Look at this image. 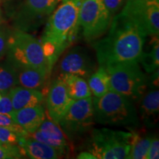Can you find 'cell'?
<instances>
[{
  "mask_svg": "<svg viewBox=\"0 0 159 159\" xmlns=\"http://www.w3.org/2000/svg\"><path fill=\"white\" fill-rule=\"evenodd\" d=\"M6 56L7 62L16 69L44 67L49 69L41 42L27 32L16 29L11 31Z\"/></svg>",
  "mask_w": 159,
  "mask_h": 159,
  "instance_id": "5",
  "label": "cell"
},
{
  "mask_svg": "<svg viewBox=\"0 0 159 159\" xmlns=\"http://www.w3.org/2000/svg\"><path fill=\"white\" fill-rule=\"evenodd\" d=\"M93 99L94 122L103 125L119 126L129 130L140 127V119L132 100L113 91Z\"/></svg>",
  "mask_w": 159,
  "mask_h": 159,
  "instance_id": "3",
  "label": "cell"
},
{
  "mask_svg": "<svg viewBox=\"0 0 159 159\" xmlns=\"http://www.w3.org/2000/svg\"><path fill=\"white\" fill-rule=\"evenodd\" d=\"M1 97H2V95H1V94H0V98H1Z\"/></svg>",
  "mask_w": 159,
  "mask_h": 159,
  "instance_id": "35",
  "label": "cell"
},
{
  "mask_svg": "<svg viewBox=\"0 0 159 159\" xmlns=\"http://www.w3.org/2000/svg\"><path fill=\"white\" fill-rule=\"evenodd\" d=\"M6 1H11V0H6Z\"/></svg>",
  "mask_w": 159,
  "mask_h": 159,
  "instance_id": "36",
  "label": "cell"
},
{
  "mask_svg": "<svg viewBox=\"0 0 159 159\" xmlns=\"http://www.w3.org/2000/svg\"><path fill=\"white\" fill-rule=\"evenodd\" d=\"M12 118L27 134H30L36 130L46 119V111L43 105L27 107L15 111Z\"/></svg>",
  "mask_w": 159,
  "mask_h": 159,
  "instance_id": "15",
  "label": "cell"
},
{
  "mask_svg": "<svg viewBox=\"0 0 159 159\" xmlns=\"http://www.w3.org/2000/svg\"><path fill=\"white\" fill-rule=\"evenodd\" d=\"M146 51L142 50L139 63L148 73L151 74L158 69L159 65V41L158 35H152Z\"/></svg>",
  "mask_w": 159,
  "mask_h": 159,
  "instance_id": "20",
  "label": "cell"
},
{
  "mask_svg": "<svg viewBox=\"0 0 159 159\" xmlns=\"http://www.w3.org/2000/svg\"><path fill=\"white\" fill-rule=\"evenodd\" d=\"M57 0H25L13 16L15 28L27 32L39 27L52 13Z\"/></svg>",
  "mask_w": 159,
  "mask_h": 159,
  "instance_id": "10",
  "label": "cell"
},
{
  "mask_svg": "<svg viewBox=\"0 0 159 159\" xmlns=\"http://www.w3.org/2000/svg\"><path fill=\"white\" fill-rule=\"evenodd\" d=\"M139 107V119L147 128H156L159 117V91L151 90L144 94Z\"/></svg>",
  "mask_w": 159,
  "mask_h": 159,
  "instance_id": "16",
  "label": "cell"
},
{
  "mask_svg": "<svg viewBox=\"0 0 159 159\" xmlns=\"http://www.w3.org/2000/svg\"><path fill=\"white\" fill-rule=\"evenodd\" d=\"M23 136L16 130L7 127H0V142L5 145H18L19 137Z\"/></svg>",
  "mask_w": 159,
  "mask_h": 159,
  "instance_id": "24",
  "label": "cell"
},
{
  "mask_svg": "<svg viewBox=\"0 0 159 159\" xmlns=\"http://www.w3.org/2000/svg\"><path fill=\"white\" fill-rule=\"evenodd\" d=\"M2 24V13H1V11H0V26H1Z\"/></svg>",
  "mask_w": 159,
  "mask_h": 159,
  "instance_id": "33",
  "label": "cell"
},
{
  "mask_svg": "<svg viewBox=\"0 0 159 159\" xmlns=\"http://www.w3.org/2000/svg\"><path fill=\"white\" fill-rule=\"evenodd\" d=\"M72 101L64 82L58 77L52 83L46 99L47 112L49 119L58 124Z\"/></svg>",
  "mask_w": 159,
  "mask_h": 159,
  "instance_id": "12",
  "label": "cell"
},
{
  "mask_svg": "<svg viewBox=\"0 0 159 159\" xmlns=\"http://www.w3.org/2000/svg\"><path fill=\"white\" fill-rule=\"evenodd\" d=\"M18 85L16 69L6 61L0 64V94H8L13 87Z\"/></svg>",
  "mask_w": 159,
  "mask_h": 159,
  "instance_id": "23",
  "label": "cell"
},
{
  "mask_svg": "<svg viewBox=\"0 0 159 159\" xmlns=\"http://www.w3.org/2000/svg\"><path fill=\"white\" fill-rule=\"evenodd\" d=\"M12 104L15 111L43 105L44 95L41 90L32 89L16 85L9 91Z\"/></svg>",
  "mask_w": 159,
  "mask_h": 159,
  "instance_id": "18",
  "label": "cell"
},
{
  "mask_svg": "<svg viewBox=\"0 0 159 159\" xmlns=\"http://www.w3.org/2000/svg\"><path fill=\"white\" fill-rule=\"evenodd\" d=\"M105 7L113 17L120 10L124 0H102Z\"/></svg>",
  "mask_w": 159,
  "mask_h": 159,
  "instance_id": "29",
  "label": "cell"
},
{
  "mask_svg": "<svg viewBox=\"0 0 159 159\" xmlns=\"http://www.w3.org/2000/svg\"><path fill=\"white\" fill-rule=\"evenodd\" d=\"M3 144H2V143L1 142H0V146H2V145Z\"/></svg>",
  "mask_w": 159,
  "mask_h": 159,
  "instance_id": "34",
  "label": "cell"
},
{
  "mask_svg": "<svg viewBox=\"0 0 159 159\" xmlns=\"http://www.w3.org/2000/svg\"><path fill=\"white\" fill-rule=\"evenodd\" d=\"M132 139L133 130L125 132L106 128L94 129L87 148L97 158H128Z\"/></svg>",
  "mask_w": 159,
  "mask_h": 159,
  "instance_id": "6",
  "label": "cell"
},
{
  "mask_svg": "<svg viewBox=\"0 0 159 159\" xmlns=\"http://www.w3.org/2000/svg\"><path fill=\"white\" fill-rule=\"evenodd\" d=\"M25 135L48 144L62 152L63 154L66 153L68 149L67 138L64 133L59 125L50 119H45L36 130L30 134L26 133Z\"/></svg>",
  "mask_w": 159,
  "mask_h": 159,
  "instance_id": "13",
  "label": "cell"
},
{
  "mask_svg": "<svg viewBox=\"0 0 159 159\" xmlns=\"http://www.w3.org/2000/svg\"><path fill=\"white\" fill-rule=\"evenodd\" d=\"M138 61L122 62L106 66L110 79V90L126 97L130 100L142 98L148 86V78Z\"/></svg>",
  "mask_w": 159,
  "mask_h": 159,
  "instance_id": "4",
  "label": "cell"
},
{
  "mask_svg": "<svg viewBox=\"0 0 159 159\" xmlns=\"http://www.w3.org/2000/svg\"><path fill=\"white\" fill-rule=\"evenodd\" d=\"M18 146L24 156L32 159H57L64 155L57 149L25 135L19 137Z\"/></svg>",
  "mask_w": 159,
  "mask_h": 159,
  "instance_id": "14",
  "label": "cell"
},
{
  "mask_svg": "<svg viewBox=\"0 0 159 159\" xmlns=\"http://www.w3.org/2000/svg\"><path fill=\"white\" fill-rule=\"evenodd\" d=\"M113 16L102 0H83L79 9V26L85 41L91 42L108 30Z\"/></svg>",
  "mask_w": 159,
  "mask_h": 159,
  "instance_id": "8",
  "label": "cell"
},
{
  "mask_svg": "<svg viewBox=\"0 0 159 159\" xmlns=\"http://www.w3.org/2000/svg\"><path fill=\"white\" fill-rule=\"evenodd\" d=\"M87 80L91 94L94 95V97L102 96L110 91L109 75L103 66H99V68Z\"/></svg>",
  "mask_w": 159,
  "mask_h": 159,
  "instance_id": "21",
  "label": "cell"
},
{
  "mask_svg": "<svg viewBox=\"0 0 159 159\" xmlns=\"http://www.w3.org/2000/svg\"><path fill=\"white\" fill-rule=\"evenodd\" d=\"M121 13L147 36L158 35V0H128Z\"/></svg>",
  "mask_w": 159,
  "mask_h": 159,
  "instance_id": "9",
  "label": "cell"
},
{
  "mask_svg": "<svg viewBox=\"0 0 159 159\" xmlns=\"http://www.w3.org/2000/svg\"><path fill=\"white\" fill-rule=\"evenodd\" d=\"M11 31L9 29L0 26V60L3 58L7 53Z\"/></svg>",
  "mask_w": 159,
  "mask_h": 159,
  "instance_id": "26",
  "label": "cell"
},
{
  "mask_svg": "<svg viewBox=\"0 0 159 159\" xmlns=\"http://www.w3.org/2000/svg\"><path fill=\"white\" fill-rule=\"evenodd\" d=\"M152 136L142 135L133 130V139L130 143V150L128 158L130 159H147Z\"/></svg>",
  "mask_w": 159,
  "mask_h": 159,
  "instance_id": "22",
  "label": "cell"
},
{
  "mask_svg": "<svg viewBox=\"0 0 159 159\" xmlns=\"http://www.w3.org/2000/svg\"><path fill=\"white\" fill-rule=\"evenodd\" d=\"M77 158L80 159H97L96 157H95L94 155H93L91 152H80L78 156H77Z\"/></svg>",
  "mask_w": 159,
  "mask_h": 159,
  "instance_id": "31",
  "label": "cell"
},
{
  "mask_svg": "<svg viewBox=\"0 0 159 159\" xmlns=\"http://www.w3.org/2000/svg\"><path fill=\"white\" fill-rule=\"evenodd\" d=\"M24 154L18 145H5L0 146V159L22 158Z\"/></svg>",
  "mask_w": 159,
  "mask_h": 159,
  "instance_id": "25",
  "label": "cell"
},
{
  "mask_svg": "<svg viewBox=\"0 0 159 159\" xmlns=\"http://www.w3.org/2000/svg\"><path fill=\"white\" fill-rule=\"evenodd\" d=\"M80 7V4L72 1L61 2L49 18L40 42L51 71L62 53L76 39Z\"/></svg>",
  "mask_w": 159,
  "mask_h": 159,
  "instance_id": "2",
  "label": "cell"
},
{
  "mask_svg": "<svg viewBox=\"0 0 159 159\" xmlns=\"http://www.w3.org/2000/svg\"><path fill=\"white\" fill-rule=\"evenodd\" d=\"M146 37L122 13L114 16L106 36L93 44L99 65L106 66L116 63L139 62Z\"/></svg>",
  "mask_w": 159,
  "mask_h": 159,
  "instance_id": "1",
  "label": "cell"
},
{
  "mask_svg": "<svg viewBox=\"0 0 159 159\" xmlns=\"http://www.w3.org/2000/svg\"><path fill=\"white\" fill-rule=\"evenodd\" d=\"M59 77L63 80L69 96L73 100L91 97L88 83L83 77L72 74H61Z\"/></svg>",
  "mask_w": 159,
  "mask_h": 159,
  "instance_id": "19",
  "label": "cell"
},
{
  "mask_svg": "<svg viewBox=\"0 0 159 159\" xmlns=\"http://www.w3.org/2000/svg\"><path fill=\"white\" fill-rule=\"evenodd\" d=\"M16 69L18 85L38 90L43 88L51 72L44 67H20Z\"/></svg>",
  "mask_w": 159,
  "mask_h": 159,
  "instance_id": "17",
  "label": "cell"
},
{
  "mask_svg": "<svg viewBox=\"0 0 159 159\" xmlns=\"http://www.w3.org/2000/svg\"><path fill=\"white\" fill-rule=\"evenodd\" d=\"M97 69V64L88 49L77 46L66 53L60 61V75L72 74L88 79Z\"/></svg>",
  "mask_w": 159,
  "mask_h": 159,
  "instance_id": "11",
  "label": "cell"
},
{
  "mask_svg": "<svg viewBox=\"0 0 159 159\" xmlns=\"http://www.w3.org/2000/svg\"><path fill=\"white\" fill-rule=\"evenodd\" d=\"M94 124L91 97L73 100L58 122L66 138L72 141L80 139L90 131Z\"/></svg>",
  "mask_w": 159,
  "mask_h": 159,
  "instance_id": "7",
  "label": "cell"
},
{
  "mask_svg": "<svg viewBox=\"0 0 159 159\" xmlns=\"http://www.w3.org/2000/svg\"><path fill=\"white\" fill-rule=\"evenodd\" d=\"M159 158V139L158 137H152L147 155V159Z\"/></svg>",
  "mask_w": 159,
  "mask_h": 159,
  "instance_id": "30",
  "label": "cell"
},
{
  "mask_svg": "<svg viewBox=\"0 0 159 159\" xmlns=\"http://www.w3.org/2000/svg\"><path fill=\"white\" fill-rule=\"evenodd\" d=\"M64 1H72V2H75L76 3H78V4H80L83 2V0H57V2H64Z\"/></svg>",
  "mask_w": 159,
  "mask_h": 159,
  "instance_id": "32",
  "label": "cell"
},
{
  "mask_svg": "<svg viewBox=\"0 0 159 159\" xmlns=\"http://www.w3.org/2000/svg\"><path fill=\"white\" fill-rule=\"evenodd\" d=\"M0 127H7L13 130H16L19 134L25 135L26 132L23 130L21 127L19 126L16 123L14 122L12 116L9 115L0 114Z\"/></svg>",
  "mask_w": 159,
  "mask_h": 159,
  "instance_id": "28",
  "label": "cell"
},
{
  "mask_svg": "<svg viewBox=\"0 0 159 159\" xmlns=\"http://www.w3.org/2000/svg\"><path fill=\"white\" fill-rule=\"evenodd\" d=\"M13 104H12L9 93L2 95L0 98V114L9 115L12 116L14 113Z\"/></svg>",
  "mask_w": 159,
  "mask_h": 159,
  "instance_id": "27",
  "label": "cell"
}]
</instances>
